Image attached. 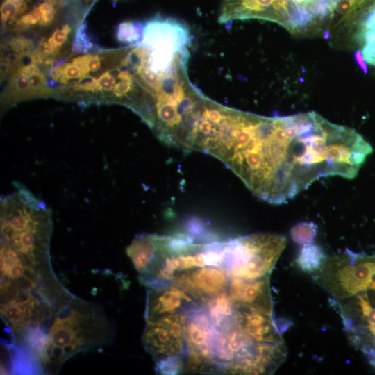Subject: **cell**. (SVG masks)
<instances>
[{"label":"cell","mask_w":375,"mask_h":375,"mask_svg":"<svg viewBox=\"0 0 375 375\" xmlns=\"http://www.w3.org/2000/svg\"><path fill=\"white\" fill-rule=\"evenodd\" d=\"M372 152L355 130L315 112L274 117L246 112L227 133L218 159L257 197L281 204L322 177L353 178Z\"/></svg>","instance_id":"cell-1"},{"label":"cell","mask_w":375,"mask_h":375,"mask_svg":"<svg viewBox=\"0 0 375 375\" xmlns=\"http://www.w3.org/2000/svg\"><path fill=\"white\" fill-rule=\"evenodd\" d=\"M1 198V282L38 289L57 278L50 258L51 210L24 185Z\"/></svg>","instance_id":"cell-2"},{"label":"cell","mask_w":375,"mask_h":375,"mask_svg":"<svg viewBox=\"0 0 375 375\" xmlns=\"http://www.w3.org/2000/svg\"><path fill=\"white\" fill-rule=\"evenodd\" d=\"M114 329L97 305L74 296L56 315L33 354L39 374L57 373L77 353L108 344Z\"/></svg>","instance_id":"cell-3"},{"label":"cell","mask_w":375,"mask_h":375,"mask_svg":"<svg viewBox=\"0 0 375 375\" xmlns=\"http://www.w3.org/2000/svg\"><path fill=\"white\" fill-rule=\"evenodd\" d=\"M286 244L281 235L258 233L226 242L222 267L231 277L256 279L269 276Z\"/></svg>","instance_id":"cell-4"},{"label":"cell","mask_w":375,"mask_h":375,"mask_svg":"<svg viewBox=\"0 0 375 375\" xmlns=\"http://www.w3.org/2000/svg\"><path fill=\"white\" fill-rule=\"evenodd\" d=\"M315 278L337 299L347 298L370 288L375 278V257L347 251L342 255L326 258Z\"/></svg>","instance_id":"cell-5"},{"label":"cell","mask_w":375,"mask_h":375,"mask_svg":"<svg viewBox=\"0 0 375 375\" xmlns=\"http://www.w3.org/2000/svg\"><path fill=\"white\" fill-rule=\"evenodd\" d=\"M142 342L156 362L176 356L183 360L185 349L183 314L179 311L146 322Z\"/></svg>","instance_id":"cell-6"},{"label":"cell","mask_w":375,"mask_h":375,"mask_svg":"<svg viewBox=\"0 0 375 375\" xmlns=\"http://www.w3.org/2000/svg\"><path fill=\"white\" fill-rule=\"evenodd\" d=\"M231 276L224 267L205 266L178 272L171 283L195 301L203 303L227 292Z\"/></svg>","instance_id":"cell-7"},{"label":"cell","mask_w":375,"mask_h":375,"mask_svg":"<svg viewBox=\"0 0 375 375\" xmlns=\"http://www.w3.org/2000/svg\"><path fill=\"white\" fill-rule=\"evenodd\" d=\"M269 276L256 279L231 277L227 294L235 304L247 306L272 316Z\"/></svg>","instance_id":"cell-8"},{"label":"cell","mask_w":375,"mask_h":375,"mask_svg":"<svg viewBox=\"0 0 375 375\" xmlns=\"http://www.w3.org/2000/svg\"><path fill=\"white\" fill-rule=\"evenodd\" d=\"M193 301L185 292L174 285L147 288L145 322H153L167 315L178 312L185 304Z\"/></svg>","instance_id":"cell-9"},{"label":"cell","mask_w":375,"mask_h":375,"mask_svg":"<svg viewBox=\"0 0 375 375\" xmlns=\"http://www.w3.org/2000/svg\"><path fill=\"white\" fill-rule=\"evenodd\" d=\"M326 258L322 249L319 245L309 242L303 244L296 262L306 272H317L321 268Z\"/></svg>","instance_id":"cell-10"},{"label":"cell","mask_w":375,"mask_h":375,"mask_svg":"<svg viewBox=\"0 0 375 375\" xmlns=\"http://www.w3.org/2000/svg\"><path fill=\"white\" fill-rule=\"evenodd\" d=\"M144 23L126 21L120 23L116 30L118 41L128 44H137L142 37Z\"/></svg>","instance_id":"cell-11"},{"label":"cell","mask_w":375,"mask_h":375,"mask_svg":"<svg viewBox=\"0 0 375 375\" xmlns=\"http://www.w3.org/2000/svg\"><path fill=\"white\" fill-rule=\"evenodd\" d=\"M13 87L14 94L10 99V103L35 96L30 85L28 76L24 69L15 75Z\"/></svg>","instance_id":"cell-12"},{"label":"cell","mask_w":375,"mask_h":375,"mask_svg":"<svg viewBox=\"0 0 375 375\" xmlns=\"http://www.w3.org/2000/svg\"><path fill=\"white\" fill-rule=\"evenodd\" d=\"M317 232V226L313 222H302L291 230L292 238L299 244H306L312 241Z\"/></svg>","instance_id":"cell-13"},{"label":"cell","mask_w":375,"mask_h":375,"mask_svg":"<svg viewBox=\"0 0 375 375\" xmlns=\"http://www.w3.org/2000/svg\"><path fill=\"white\" fill-rule=\"evenodd\" d=\"M26 8L24 0H5L1 6V19L4 24L22 13Z\"/></svg>","instance_id":"cell-14"},{"label":"cell","mask_w":375,"mask_h":375,"mask_svg":"<svg viewBox=\"0 0 375 375\" xmlns=\"http://www.w3.org/2000/svg\"><path fill=\"white\" fill-rule=\"evenodd\" d=\"M26 73L30 85L35 96L42 95L47 92L45 90L46 81L42 73L35 67L31 65L24 68Z\"/></svg>","instance_id":"cell-15"},{"label":"cell","mask_w":375,"mask_h":375,"mask_svg":"<svg viewBox=\"0 0 375 375\" xmlns=\"http://www.w3.org/2000/svg\"><path fill=\"white\" fill-rule=\"evenodd\" d=\"M70 31L71 28L67 24L63 25L61 28L56 29L47 40L44 46V51L52 53L57 48L61 47L66 41Z\"/></svg>","instance_id":"cell-16"},{"label":"cell","mask_w":375,"mask_h":375,"mask_svg":"<svg viewBox=\"0 0 375 375\" xmlns=\"http://www.w3.org/2000/svg\"><path fill=\"white\" fill-rule=\"evenodd\" d=\"M358 304L367 323V328L372 335L375 342V308L372 307L366 295H358Z\"/></svg>","instance_id":"cell-17"},{"label":"cell","mask_w":375,"mask_h":375,"mask_svg":"<svg viewBox=\"0 0 375 375\" xmlns=\"http://www.w3.org/2000/svg\"><path fill=\"white\" fill-rule=\"evenodd\" d=\"M83 28V26H81L78 29L73 44V51L78 53H87L92 47V42L89 41Z\"/></svg>","instance_id":"cell-18"},{"label":"cell","mask_w":375,"mask_h":375,"mask_svg":"<svg viewBox=\"0 0 375 375\" xmlns=\"http://www.w3.org/2000/svg\"><path fill=\"white\" fill-rule=\"evenodd\" d=\"M41 13L40 24L48 25L54 19L56 10L53 4L44 1L38 6Z\"/></svg>","instance_id":"cell-19"},{"label":"cell","mask_w":375,"mask_h":375,"mask_svg":"<svg viewBox=\"0 0 375 375\" xmlns=\"http://www.w3.org/2000/svg\"><path fill=\"white\" fill-rule=\"evenodd\" d=\"M41 21V13L38 7L33 8L30 12L23 15L19 24L24 26L34 25Z\"/></svg>","instance_id":"cell-20"},{"label":"cell","mask_w":375,"mask_h":375,"mask_svg":"<svg viewBox=\"0 0 375 375\" xmlns=\"http://www.w3.org/2000/svg\"><path fill=\"white\" fill-rule=\"evenodd\" d=\"M356 38L365 44L375 45V31H358L356 33Z\"/></svg>","instance_id":"cell-21"},{"label":"cell","mask_w":375,"mask_h":375,"mask_svg":"<svg viewBox=\"0 0 375 375\" xmlns=\"http://www.w3.org/2000/svg\"><path fill=\"white\" fill-rule=\"evenodd\" d=\"M362 53L367 62L375 66V45L365 44Z\"/></svg>","instance_id":"cell-22"},{"label":"cell","mask_w":375,"mask_h":375,"mask_svg":"<svg viewBox=\"0 0 375 375\" xmlns=\"http://www.w3.org/2000/svg\"><path fill=\"white\" fill-rule=\"evenodd\" d=\"M354 60L359 66V67L362 70L365 74H367L368 72L367 64L365 60V58L362 55V53L360 50H356L353 55Z\"/></svg>","instance_id":"cell-23"},{"label":"cell","mask_w":375,"mask_h":375,"mask_svg":"<svg viewBox=\"0 0 375 375\" xmlns=\"http://www.w3.org/2000/svg\"><path fill=\"white\" fill-rule=\"evenodd\" d=\"M370 288L375 290V280L372 282V283L370 285Z\"/></svg>","instance_id":"cell-24"}]
</instances>
